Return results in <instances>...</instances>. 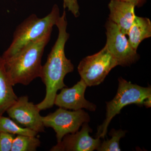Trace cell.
I'll list each match as a JSON object with an SVG mask.
<instances>
[{
	"label": "cell",
	"mask_w": 151,
	"mask_h": 151,
	"mask_svg": "<svg viewBox=\"0 0 151 151\" xmlns=\"http://www.w3.org/2000/svg\"><path fill=\"white\" fill-rule=\"evenodd\" d=\"M55 25L58 30V37L46 63L42 66L40 77L46 86L44 99L36 105L40 111L53 107L58 91L66 87L64 83L65 76L74 69L73 64L65 55V45L69 37L66 31L67 21L65 11Z\"/></svg>",
	"instance_id": "cell-1"
},
{
	"label": "cell",
	"mask_w": 151,
	"mask_h": 151,
	"mask_svg": "<svg viewBox=\"0 0 151 151\" xmlns=\"http://www.w3.org/2000/svg\"><path fill=\"white\" fill-rule=\"evenodd\" d=\"M52 31L28 44L14 56L5 60L2 58L14 86L18 84L27 86L40 77L42 58L50 39Z\"/></svg>",
	"instance_id": "cell-2"
},
{
	"label": "cell",
	"mask_w": 151,
	"mask_h": 151,
	"mask_svg": "<svg viewBox=\"0 0 151 151\" xmlns=\"http://www.w3.org/2000/svg\"><path fill=\"white\" fill-rule=\"evenodd\" d=\"M60 17L59 9L57 5H55L51 12L42 18H39L35 14L30 16L17 28L12 43L1 56L3 59L14 56L28 44L52 30Z\"/></svg>",
	"instance_id": "cell-3"
},
{
	"label": "cell",
	"mask_w": 151,
	"mask_h": 151,
	"mask_svg": "<svg viewBox=\"0 0 151 151\" xmlns=\"http://www.w3.org/2000/svg\"><path fill=\"white\" fill-rule=\"evenodd\" d=\"M118 80L119 87L116 96L113 100L106 103L105 119L97 128V138H105L111 120L120 113L124 107L133 104L143 105L147 98L151 96L150 86L143 87L133 84L122 77H120Z\"/></svg>",
	"instance_id": "cell-4"
},
{
	"label": "cell",
	"mask_w": 151,
	"mask_h": 151,
	"mask_svg": "<svg viewBox=\"0 0 151 151\" xmlns=\"http://www.w3.org/2000/svg\"><path fill=\"white\" fill-rule=\"evenodd\" d=\"M118 63L105 46L100 51L84 58L79 63L78 71L87 86L102 83Z\"/></svg>",
	"instance_id": "cell-5"
},
{
	"label": "cell",
	"mask_w": 151,
	"mask_h": 151,
	"mask_svg": "<svg viewBox=\"0 0 151 151\" xmlns=\"http://www.w3.org/2000/svg\"><path fill=\"white\" fill-rule=\"evenodd\" d=\"M41 120L45 127L54 130L59 143L65 135L77 132L84 123L89 122L90 117L82 109L71 111L59 108L53 113L42 116Z\"/></svg>",
	"instance_id": "cell-6"
},
{
	"label": "cell",
	"mask_w": 151,
	"mask_h": 151,
	"mask_svg": "<svg viewBox=\"0 0 151 151\" xmlns=\"http://www.w3.org/2000/svg\"><path fill=\"white\" fill-rule=\"evenodd\" d=\"M105 29L107 39L105 46L116 60L118 65L130 66L137 62L139 55L119 27L108 20L105 24Z\"/></svg>",
	"instance_id": "cell-7"
},
{
	"label": "cell",
	"mask_w": 151,
	"mask_h": 151,
	"mask_svg": "<svg viewBox=\"0 0 151 151\" xmlns=\"http://www.w3.org/2000/svg\"><path fill=\"white\" fill-rule=\"evenodd\" d=\"M40 111L36 105L29 101L28 96H23L18 97L6 112L19 126L39 133L44 132L45 127L42 121Z\"/></svg>",
	"instance_id": "cell-8"
},
{
	"label": "cell",
	"mask_w": 151,
	"mask_h": 151,
	"mask_svg": "<svg viewBox=\"0 0 151 151\" xmlns=\"http://www.w3.org/2000/svg\"><path fill=\"white\" fill-rule=\"evenodd\" d=\"M92 129L87 123L82 125L81 130L68 134L62 141L50 149L51 151H93L97 150L101 143L100 138L94 139L89 135Z\"/></svg>",
	"instance_id": "cell-9"
},
{
	"label": "cell",
	"mask_w": 151,
	"mask_h": 151,
	"mask_svg": "<svg viewBox=\"0 0 151 151\" xmlns=\"http://www.w3.org/2000/svg\"><path fill=\"white\" fill-rule=\"evenodd\" d=\"M87 86L81 79L71 88H62L59 94H56L54 105L59 108L73 111L85 108L89 111H95L96 105L87 101L84 97Z\"/></svg>",
	"instance_id": "cell-10"
},
{
	"label": "cell",
	"mask_w": 151,
	"mask_h": 151,
	"mask_svg": "<svg viewBox=\"0 0 151 151\" xmlns=\"http://www.w3.org/2000/svg\"><path fill=\"white\" fill-rule=\"evenodd\" d=\"M135 8L130 3L111 0L108 4L110 11L108 20L116 24L122 32L127 35L136 16Z\"/></svg>",
	"instance_id": "cell-11"
},
{
	"label": "cell",
	"mask_w": 151,
	"mask_h": 151,
	"mask_svg": "<svg viewBox=\"0 0 151 151\" xmlns=\"http://www.w3.org/2000/svg\"><path fill=\"white\" fill-rule=\"evenodd\" d=\"M13 86L0 56V116H3L18 98L14 92Z\"/></svg>",
	"instance_id": "cell-12"
},
{
	"label": "cell",
	"mask_w": 151,
	"mask_h": 151,
	"mask_svg": "<svg viewBox=\"0 0 151 151\" xmlns=\"http://www.w3.org/2000/svg\"><path fill=\"white\" fill-rule=\"evenodd\" d=\"M127 35L131 46L137 50L138 47L143 40L151 37V22L150 19L136 16Z\"/></svg>",
	"instance_id": "cell-13"
},
{
	"label": "cell",
	"mask_w": 151,
	"mask_h": 151,
	"mask_svg": "<svg viewBox=\"0 0 151 151\" xmlns=\"http://www.w3.org/2000/svg\"><path fill=\"white\" fill-rule=\"evenodd\" d=\"M0 132L17 135L36 136L37 132L19 126L12 119L3 116H0Z\"/></svg>",
	"instance_id": "cell-14"
},
{
	"label": "cell",
	"mask_w": 151,
	"mask_h": 151,
	"mask_svg": "<svg viewBox=\"0 0 151 151\" xmlns=\"http://www.w3.org/2000/svg\"><path fill=\"white\" fill-rule=\"evenodd\" d=\"M40 144L39 139L34 136L17 135L14 138L11 151H35Z\"/></svg>",
	"instance_id": "cell-15"
},
{
	"label": "cell",
	"mask_w": 151,
	"mask_h": 151,
	"mask_svg": "<svg viewBox=\"0 0 151 151\" xmlns=\"http://www.w3.org/2000/svg\"><path fill=\"white\" fill-rule=\"evenodd\" d=\"M126 131L122 129L116 130L112 129L110 132V134L111 136L110 139L104 140L101 143L97 151H120V139L121 138L125 137Z\"/></svg>",
	"instance_id": "cell-16"
},
{
	"label": "cell",
	"mask_w": 151,
	"mask_h": 151,
	"mask_svg": "<svg viewBox=\"0 0 151 151\" xmlns=\"http://www.w3.org/2000/svg\"><path fill=\"white\" fill-rule=\"evenodd\" d=\"M14 135L0 132V151H11Z\"/></svg>",
	"instance_id": "cell-17"
},
{
	"label": "cell",
	"mask_w": 151,
	"mask_h": 151,
	"mask_svg": "<svg viewBox=\"0 0 151 151\" xmlns=\"http://www.w3.org/2000/svg\"><path fill=\"white\" fill-rule=\"evenodd\" d=\"M63 1L64 9H67L76 17H78L80 15L78 0H63Z\"/></svg>",
	"instance_id": "cell-18"
},
{
	"label": "cell",
	"mask_w": 151,
	"mask_h": 151,
	"mask_svg": "<svg viewBox=\"0 0 151 151\" xmlns=\"http://www.w3.org/2000/svg\"><path fill=\"white\" fill-rule=\"evenodd\" d=\"M118 1L130 3L134 5L135 7L140 8L145 4L147 0H118Z\"/></svg>",
	"instance_id": "cell-19"
},
{
	"label": "cell",
	"mask_w": 151,
	"mask_h": 151,
	"mask_svg": "<svg viewBox=\"0 0 151 151\" xmlns=\"http://www.w3.org/2000/svg\"><path fill=\"white\" fill-rule=\"evenodd\" d=\"M144 106H145L147 108H150L151 105V96L148 97L147 99L145 100L144 103Z\"/></svg>",
	"instance_id": "cell-20"
}]
</instances>
